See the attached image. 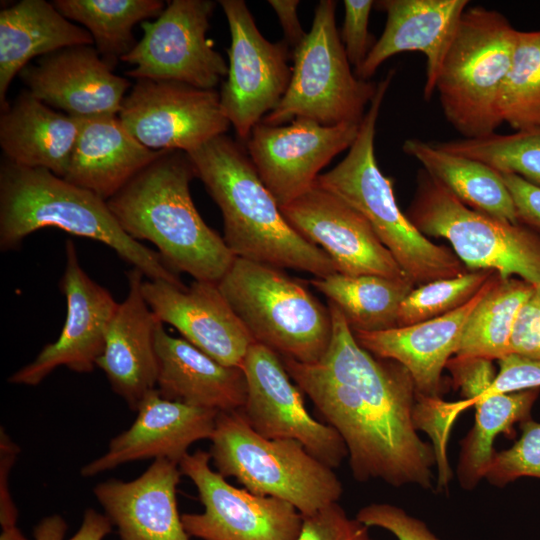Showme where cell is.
I'll list each match as a JSON object with an SVG mask.
<instances>
[{
    "mask_svg": "<svg viewBox=\"0 0 540 540\" xmlns=\"http://www.w3.org/2000/svg\"><path fill=\"white\" fill-rule=\"evenodd\" d=\"M332 336L322 359L282 362L290 378L343 439L353 477L393 487L432 488V444L413 421L416 389L400 363L361 347L341 311L328 301Z\"/></svg>",
    "mask_w": 540,
    "mask_h": 540,
    "instance_id": "cell-1",
    "label": "cell"
},
{
    "mask_svg": "<svg viewBox=\"0 0 540 540\" xmlns=\"http://www.w3.org/2000/svg\"><path fill=\"white\" fill-rule=\"evenodd\" d=\"M195 177L186 152L164 151L107 205L125 233L153 243L171 270L218 283L235 256L197 211L190 194Z\"/></svg>",
    "mask_w": 540,
    "mask_h": 540,
    "instance_id": "cell-2",
    "label": "cell"
},
{
    "mask_svg": "<svg viewBox=\"0 0 540 540\" xmlns=\"http://www.w3.org/2000/svg\"><path fill=\"white\" fill-rule=\"evenodd\" d=\"M187 154L221 211L223 239L235 257L314 277L336 272L331 258L286 221L239 143L223 134Z\"/></svg>",
    "mask_w": 540,
    "mask_h": 540,
    "instance_id": "cell-3",
    "label": "cell"
},
{
    "mask_svg": "<svg viewBox=\"0 0 540 540\" xmlns=\"http://www.w3.org/2000/svg\"><path fill=\"white\" fill-rule=\"evenodd\" d=\"M53 227L113 249L149 280L184 285L158 252L121 228L103 200L43 168L5 160L0 166V249L17 248L31 233Z\"/></svg>",
    "mask_w": 540,
    "mask_h": 540,
    "instance_id": "cell-4",
    "label": "cell"
},
{
    "mask_svg": "<svg viewBox=\"0 0 540 540\" xmlns=\"http://www.w3.org/2000/svg\"><path fill=\"white\" fill-rule=\"evenodd\" d=\"M395 70L377 83L376 93L348 154L317 183L360 212L414 285L451 278L469 270L453 251L436 245L404 214L395 199L393 181L375 157L376 123Z\"/></svg>",
    "mask_w": 540,
    "mask_h": 540,
    "instance_id": "cell-5",
    "label": "cell"
},
{
    "mask_svg": "<svg viewBox=\"0 0 540 540\" xmlns=\"http://www.w3.org/2000/svg\"><path fill=\"white\" fill-rule=\"evenodd\" d=\"M217 285L255 343L304 364L326 353L329 307L283 269L235 257Z\"/></svg>",
    "mask_w": 540,
    "mask_h": 540,
    "instance_id": "cell-6",
    "label": "cell"
},
{
    "mask_svg": "<svg viewBox=\"0 0 540 540\" xmlns=\"http://www.w3.org/2000/svg\"><path fill=\"white\" fill-rule=\"evenodd\" d=\"M210 440L208 452L219 474L236 478L253 494L286 501L303 516L342 496L333 468L296 440L260 436L238 410L218 413Z\"/></svg>",
    "mask_w": 540,
    "mask_h": 540,
    "instance_id": "cell-7",
    "label": "cell"
},
{
    "mask_svg": "<svg viewBox=\"0 0 540 540\" xmlns=\"http://www.w3.org/2000/svg\"><path fill=\"white\" fill-rule=\"evenodd\" d=\"M518 30L500 12L483 6L462 15L436 82L446 120L463 138H481L502 124L501 88Z\"/></svg>",
    "mask_w": 540,
    "mask_h": 540,
    "instance_id": "cell-8",
    "label": "cell"
},
{
    "mask_svg": "<svg viewBox=\"0 0 540 540\" xmlns=\"http://www.w3.org/2000/svg\"><path fill=\"white\" fill-rule=\"evenodd\" d=\"M406 215L422 234L448 240L467 270L540 286V233L467 207L424 169Z\"/></svg>",
    "mask_w": 540,
    "mask_h": 540,
    "instance_id": "cell-9",
    "label": "cell"
},
{
    "mask_svg": "<svg viewBox=\"0 0 540 540\" xmlns=\"http://www.w3.org/2000/svg\"><path fill=\"white\" fill-rule=\"evenodd\" d=\"M334 0L316 6L310 32L294 49L292 75L278 105L261 122L278 126L296 118L321 125L360 124L377 83L351 70L336 27Z\"/></svg>",
    "mask_w": 540,
    "mask_h": 540,
    "instance_id": "cell-10",
    "label": "cell"
},
{
    "mask_svg": "<svg viewBox=\"0 0 540 540\" xmlns=\"http://www.w3.org/2000/svg\"><path fill=\"white\" fill-rule=\"evenodd\" d=\"M211 0H172L155 21L141 23L142 39L121 61L133 66L127 75L173 81L214 90L228 65L207 39Z\"/></svg>",
    "mask_w": 540,
    "mask_h": 540,
    "instance_id": "cell-11",
    "label": "cell"
},
{
    "mask_svg": "<svg viewBox=\"0 0 540 540\" xmlns=\"http://www.w3.org/2000/svg\"><path fill=\"white\" fill-rule=\"evenodd\" d=\"M209 452L197 450L179 462L195 485L202 513L181 515L190 537L202 540H296L303 515L290 503L237 488L210 466Z\"/></svg>",
    "mask_w": 540,
    "mask_h": 540,
    "instance_id": "cell-12",
    "label": "cell"
},
{
    "mask_svg": "<svg viewBox=\"0 0 540 540\" xmlns=\"http://www.w3.org/2000/svg\"><path fill=\"white\" fill-rule=\"evenodd\" d=\"M231 44L226 81L219 97L224 115L245 143L254 127L284 96L292 69L286 42L268 41L243 0H220Z\"/></svg>",
    "mask_w": 540,
    "mask_h": 540,
    "instance_id": "cell-13",
    "label": "cell"
},
{
    "mask_svg": "<svg viewBox=\"0 0 540 540\" xmlns=\"http://www.w3.org/2000/svg\"><path fill=\"white\" fill-rule=\"evenodd\" d=\"M118 117L137 141L155 151L189 153L231 125L215 90L150 79L136 80Z\"/></svg>",
    "mask_w": 540,
    "mask_h": 540,
    "instance_id": "cell-14",
    "label": "cell"
},
{
    "mask_svg": "<svg viewBox=\"0 0 540 540\" xmlns=\"http://www.w3.org/2000/svg\"><path fill=\"white\" fill-rule=\"evenodd\" d=\"M241 368L247 396L238 411L256 433L267 439L296 440L331 468L342 463L348 456L343 439L333 427L310 415L301 390L291 382L277 353L253 343Z\"/></svg>",
    "mask_w": 540,
    "mask_h": 540,
    "instance_id": "cell-15",
    "label": "cell"
},
{
    "mask_svg": "<svg viewBox=\"0 0 540 540\" xmlns=\"http://www.w3.org/2000/svg\"><path fill=\"white\" fill-rule=\"evenodd\" d=\"M359 126H325L306 118H296L286 126L260 122L246 147L260 179L283 207L308 191L320 170L352 146Z\"/></svg>",
    "mask_w": 540,
    "mask_h": 540,
    "instance_id": "cell-16",
    "label": "cell"
},
{
    "mask_svg": "<svg viewBox=\"0 0 540 540\" xmlns=\"http://www.w3.org/2000/svg\"><path fill=\"white\" fill-rule=\"evenodd\" d=\"M65 254L59 287L66 298L67 313L60 336L12 374L8 379L12 384L36 386L60 366L89 373L104 350L106 332L118 302L82 269L71 239L66 241Z\"/></svg>",
    "mask_w": 540,
    "mask_h": 540,
    "instance_id": "cell-17",
    "label": "cell"
},
{
    "mask_svg": "<svg viewBox=\"0 0 540 540\" xmlns=\"http://www.w3.org/2000/svg\"><path fill=\"white\" fill-rule=\"evenodd\" d=\"M280 210L294 230L331 258L336 272L407 277L366 218L317 181Z\"/></svg>",
    "mask_w": 540,
    "mask_h": 540,
    "instance_id": "cell-18",
    "label": "cell"
},
{
    "mask_svg": "<svg viewBox=\"0 0 540 540\" xmlns=\"http://www.w3.org/2000/svg\"><path fill=\"white\" fill-rule=\"evenodd\" d=\"M142 291L160 322L173 326L183 339L219 363L242 367L255 342L217 283L194 280L187 287L148 279Z\"/></svg>",
    "mask_w": 540,
    "mask_h": 540,
    "instance_id": "cell-19",
    "label": "cell"
},
{
    "mask_svg": "<svg viewBox=\"0 0 540 540\" xmlns=\"http://www.w3.org/2000/svg\"><path fill=\"white\" fill-rule=\"evenodd\" d=\"M96 48H65L19 73L28 91L50 107L76 118L118 115L130 81L118 76Z\"/></svg>",
    "mask_w": 540,
    "mask_h": 540,
    "instance_id": "cell-20",
    "label": "cell"
},
{
    "mask_svg": "<svg viewBox=\"0 0 540 540\" xmlns=\"http://www.w3.org/2000/svg\"><path fill=\"white\" fill-rule=\"evenodd\" d=\"M137 412L130 428L110 441L107 452L83 466L82 476L151 458L179 464L193 443L211 438L219 413L165 399L156 388L144 396Z\"/></svg>",
    "mask_w": 540,
    "mask_h": 540,
    "instance_id": "cell-21",
    "label": "cell"
},
{
    "mask_svg": "<svg viewBox=\"0 0 540 540\" xmlns=\"http://www.w3.org/2000/svg\"><path fill=\"white\" fill-rule=\"evenodd\" d=\"M375 5L386 13V25L355 75L368 81L393 55L420 52L427 62L423 95L428 101L435 92L441 66L469 1L381 0Z\"/></svg>",
    "mask_w": 540,
    "mask_h": 540,
    "instance_id": "cell-22",
    "label": "cell"
},
{
    "mask_svg": "<svg viewBox=\"0 0 540 540\" xmlns=\"http://www.w3.org/2000/svg\"><path fill=\"white\" fill-rule=\"evenodd\" d=\"M497 277L495 272L470 301L443 316L409 326L353 334L358 344L371 354L404 366L417 394L440 397L442 371L458 350L470 314Z\"/></svg>",
    "mask_w": 540,
    "mask_h": 540,
    "instance_id": "cell-23",
    "label": "cell"
},
{
    "mask_svg": "<svg viewBox=\"0 0 540 540\" xmlns=\"http://www.w3.org/2000/svg\"><path fill=\"white\" fill-rule=\"evenodd\" d=\"M143 276L135 267L127 272V296L118 303L96 363L133 411L157 382L155 332L160 321L143 295Z\"/></svg>",
    "mask_w": 540,
    "mask_h": 540,
    "instance_id": "cell-24",
    "label": "cell"
},
{
    "mask_svg": "<svg viewBox=\"0 0 540 540\" xmlns=\"http://www.w3.org/2000/svg\"><path fill=\"white\" fill-rule=\"evenodd\" d=\"M179 465L156 459L138 478L97 484L94 495L121 540H190L176 501Z\"/></svg>",
    "mask_w": 540,
    "mask_h": 540,
    "instance_id": "cell-25",
    "label": "cell"
},
{
    "mask_svg": "<svg viewBox=\"0 0 540 540\" xmlns=\"http://www.w3.org/2000/svg\"><path fill=\"white\" fill-rule=\"evenodd\" d=\"M156 389L168 400L216 410L243 407L247 382L241 367L214 360L183 338L169 335L162 322L155 332Z\"/></svg>",
    "mask_w": 540,
    "mask_h": 540,
    "instance_id": "cell-26",
    "label": "cell"
},
{
    "mask_svg": "<svg viewBox=\"0 0 540 540\" xmlns=\"http://www.w3.org/2000/svg\"><path fill=\"white\" fill-rule=\"evenodd\" d=\"M164 151L142 145L118 115L84 118L64 179L107 201Z\"/></svg>",
    "mask_w": 540,
    "mask_h": 540,
    "instance_id": "cell-27",
    "label": "cell"
},
{
    "mask_svg": "<svg viewBox=\"0 0 540 540\" xmlns=\"http://www.w3.org/2000/svg\"><path fill=\"white\" fill-rule=\"evenodd\" d=\"M82 118L59 112L28 90L21 92L0 117V146L6 160L43 168L64 178Z\"/></svg>",
    "mask_w": 540,
    "mask_h": 540,
    "instance_id": "cell-28",
    "label": "cell"
},
{
    "mask_svg": "<svg viewBox=\"0 0 540 540\" xmlns=\"http://www.w3.org/2000/svg\"><path fill=\"white\" fill-rule=\"evenodd\" d=\"M91 34L63 16L53 3L21 0L0 12V106L9 104L7 90L36 56L93 44Z\"/></svg>",
    "mask_w": 540,
    "mask_h": 540,
    "instance_id": "cell-29",
    "label": "cell"
},
{
    "mask_svg": "<svg viewBox=\"0 0 540 540\" xmlns=\"http://www.w3.org/2000/svg\"><path fill=\"white\" fill-rule=\"evenodd\" d=\"M402 150L467 207L502 221L519 223L512 196L501 173L490 166L449 153L433 142L418 138L406 139Z\"/></svg>",
    "mask_w": 540,
    "mask_h": 540,
    "instance_id": "cell-30",
    "label": "cell"
},
{
    "mask_svg": "<svg viewBox=\"0 0 540 540\" xmlns=\"http://www.w3.org/2000/svg\"><path fill=\"white\" fill-rule=\"evenodd\" d=\"M309 283L343 314L352 332H378L397 327L399 309L414 289L407 277L335 272L314 277Z\"/></svg>",
    "mask_w": 540,
    "mask_h": 540,
    "instance_id": "cell-31",
    "label": "cell"
},
{
    "mask_svg": "<svg viewBox=\"0 0 540 540\" xmlns=\"http://www.w3.org/2000/svg\"><path fill=\"white\" fill-rule=\"evenodd\" d=\"M57 10L91 34L102 60L113 70L136 45L132 30L137 23L158 17L162 0H55Z\"/></svg>",
    "mask_w": 540,
    "mask_h": 540,
    "instance_id": "cell-32",
    "label": "cell"
},
{
    "mask_svg": "<svg viewBox=\"0 0 540 540\" xmlns=\"http://www.w3.org/2000/svg\"><path fill=\"white\" fill-rule=\"evenodd\" d=\"M540 389H529L479 398L475 406V423L461 441L457 477L462 489H474L493 459V443L497 435L512 432L515 423L530 419Z\"/></svg>",
    "mask_w": 540,
    "mask_h": 540,
    "instance_id": "cell-33",
    "label": "cell"
},
{
    "mask_svg": "<svg viewBox=\"0 0 540 540\" xmlns=\"http://www.w3.org/2000/svg\"><path fill=\"white\" fill-rule=\"evenodd\" d=\"M533 285L499 275L470 314L455 354L457 357L501 359L510 354L512 331Z\"/></svg>",
    "mask_w": 540,
    "mask_h": 540,
    "instance_id": "cell-34",
    "label": "cell"
},
{
    "mask_svg": "<svg viewBox=\"0 0 540 540\" xmlns=\"http://www.w3.org/2000/svg\"><path fill=\"white\" fill-rule=\"evenodd\" d=\"M498 112L515 132L540 128V30L518 31Z\"/></svg>",
    "mask_w": 540,
    "mask_h": 540,
    "instance_id": "cell-35",
    "label": "cell"
},
{
    "mask_svg": "<svg viewBox=\"0 0 540 540\" xmlns=\"http://www.w3.org/2000/svg\"><path fill=\"white\" fill-rule=\"evenodd\" d=\"M433 144L449 153L481 161L499 173L516 174L540 186V128Z\"/></svg>",
    "mask_w": 540,
    "mask_h": 540,
    "instance_id": "cell-36",
    "label": "cell"
},
{
    "mask_svg": "<svg viewBox=\"0 0 540 540\" xmlns=\"http://www.w3.org/2000/svg\"><path fill=\"white\" fill-rule=\"evenodd\" d=\"M494 273L491 270H473L419 285L402 302L397 327L434 319L460 308Z\"/></svg>",
    "mask_w": 540,
    "mask_h": 540,
    "instance_id": "cell-37",
    "label": "cell"
},
{
    "mask_svg": "<svg viewBox=\"0 0 540 540\" xmlns=\"http://www.w3.org/2000/svg\"><path fill=\"white\" fill-rule=\"evenodd\" d=\"M472 404L468 400L446 402L441 397H427L416 393L413 421L417 430L426 432L432 440L438 469L437 489H448L452 471L447 457L451 427L457 416Z\"/></svg>",
    "mask_w": 540,
    "mask_h": 540,
    "instance_id": "cell-38",
    "label": "cell"
},
{
    "mask_svg": "<svg viewBox=\"0 0 540 540\" xmlns=\"http://www.w3.org/2000/svg\"><path fill=\"white\" fill-rule=\"evenodd\" d=\"M521 436L510 448L495 452L484 478L504 487L523 476L540 478V423L526 420L520 424Z\"/></svg>",
    "mask_w": 540,
    "mask_h": 540,
    "instance_id": "cell-39",
    "label": "cell"
},
{
    "mask_svg": "<svg viewBox=\"0 0 540 540\" xmlns=\"http://www.w3.org/2000/svg\"><path fill=\"white\" fill-rule=\"evenodd\" d=\"M296 540H373L369 527L350 518L338 504L332 503L314 514L303 516Z\"/></svg>",
    "mask_w": 540,
    "mask_h": 540,
    "instance_id": "cell-40",
    "label": "cell"
},
{
    "mask_svg": "<svg viewBox=\"0 0 540 540\" xmlns=\"http://www.w3.org/2000/svg\"><path fill=\"white\" fill-rule=\"evenodd\" d=\"M355 518L367 527L391 532L397 540H440L425 522L392 504L371 503L362 507Z\"/></svg>",
    "mask_w": 540,
    "mask_h": 540,
    "instance_id": "cell-41",
    "label": "cell"
},
{
    "mask_svg": "<svg viewBox=\"0 0 540 540\" xmlns=\"http://www.w3.org/2000/svg\"><path fill=\"white\" fill-rule=\"evenodd\" d=\"M345 17L341 41L350 65L356 72L372 49L373 36L369 33V16L375 2L372 0H345Z\"/></svg>",
    "mask_w": 540,
    "mask_h": 540,
    "instance_id": "cell-42",
    "label": "cell"
},
{
    "mask_svg": "<svg viewBox=\"0 0 540 540\" xmlns=\"http://www.w3.org/2000/svg\"><path fill=\"white\" fill-rule=\"evenodd\" d=\"M498 362L495 380L481 397L540 389V360L510 353Z\"/></svg>",
    "mask_w": 540,
    "mask_h": 540,
    "instance_id": "cell-43",
    "label": "cell"
},
{
    "mask_svg": "<svg viewBox=\"0 0 540 540\" xmlns=\"http://www.w3.org/2000/svg\"><path fill=\"white\" fill-rule=\"evenodd\" d=\"M464 400L472 406L492 385L496 377L493 360L481 357H453L446 367Z\"/></svg>",
    "mask_w": 540,
    "mask_h": 540,
    "instance_id": "cell-44",
    "label": "cell"
},
{
    "mask_svg": "<svg viewBox=\"0 0 540 540\" xmlns=\"http://www.w3.org/2000/svg\"><path fill=\"white\" fill-rule=\"evenodd\" d=\"M510 353L540 360V286L521 306L510 339Z\"/></svg>",
    "mask_w": 540,
    "mask_h": 540,
    "instance_id": "cell-45",
    "label": "cell"
},
{
    "mask_svg": "<svg viewBox=\"0 0 540 540\" xmlns=\"http://www.w3.org/2000/svg\"><path fill=\"white\" fill-rule=\"evenodd\" d=\"M112 523L105 514L94 509L84 512L79 530L69 540H103L112 530ZM65 521L58 515L43 519L34 530L35 540H64Z\"/></svg>",
    "mask_w": 540,
    "mask_h": 540,
    "instance_id": "cell-46",
    "label": "cell"
},
{
    "mask_svg": "<svg viewBox=\"0 0 540 540\" xmlns=\"http://www.w3.org/2000/svg\"><path fill=\"white\" fill-rule=\"evenodd\" d=\"M520 223L540 233V186L512 173H501Z\"/></svg>",
    "mask_w": 540,
    "mask_h": 540,
    "instance_id": "cell-47",
    "label": "cell"
},
{
    "mask_svg": "<svg viewBox=\"0 0 540 540\" xmlns=\"http://www.w3.org/2000/svg\"><path fill=\"white\" fill-rule=\"evenodd\" d=\"M19 447L1 428L0 432V522L2 529L16 526L17 509L9 491V473L19 454Z\"/></svg>",
    "mask_w": 540,
    "mask_h": 540,
    "instance_id": "cell-48",
    "label": "cell"
},
{
    "mask_svg": "<svg viewBox=\"0 0 540 540\" xmlns=\"http://www.w3.org/2000/svg\"><path fill=\"white\" fill-rule=\"evenodd\" d=\"M284 32L287 45L298 47L306 37L297 15L298 0H269Z\"/></svg>",
    "mask_w": 540,
    "mask_h": 540,
    "instance_id": "cell-49",
    "label": "cell"
},
{
    "mask_svg": "<svg viewBox=\"0 0 540 540\" xmlns=\"http://www.w3.org/2000/svg\"><path fill=\"white\" fill-rule=\"evenodd\" d=\"M0 540H28L16 526L2 529Z\"/></svg>",
    "mask_w": 540,
    "mask_h": 540,
    "instance_id": "cell-50",
    "label": "cell"
}]
</instances>
